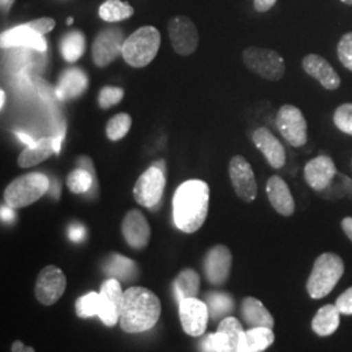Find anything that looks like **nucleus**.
Wrapping results in <instances>:
<instances>
[{
  "label": "nucleus",
  "instance_id": "obj_48",
  "mask_svg": "<svg viewBox=\"0 0 352 352\" xmlns=\"http://www.w3.org/2000/svg\"><path fill=\"white\" fill-rule=\"evenodd\" d=\"M0 100H1V102H0V109H3L4 103H6V91L4 90L0 91Z\"/></svg>",
  "mask_w": 352,
  "mask_h": 352
},
{
  "label": "nucleus",
  "instance_id": "obj_27",
  "mask_svg": "<svg viewBox=\"0 0 352 352\" xmlns=\"http://www.w3.org/2000/svg\"><path fill=\"white\" fill-rule=\"evenodd\" d=\"M55 151V139L54 138H43L38 140L33 145L26 146V149L20 153L17 164L23 168H29L33 166L43 162L47 160Z\"/></svg>",
  "mask_w": 352,
  "mask_h": 352
},
{
  "label": "nucleus",
  "instance_id": "obj_25",
  "mask_svg": "<svg viewBox=\"0 0 352 352\" xmlns=\"http://www.w3.org/2000/svg\"><path fill=\"white\" fill-rule=\"evenodd\" d=\"M243 321L250 327H274V318L264 304L253 296L243 299L240 307Z\"/></svg>",
  "mask_w": 352,
  "mask_h": 352
},
{
  "label": "nucleus",
  "instance_id": "obj_40",
  "mask_svg": "<svg viewBox=\"0 0 352 352\" xmlns=\"http://www.w3.org/2000/svg\"><path fill=\"white\" fill-rule=\"evenodd\" d=\"M340 315L352 316V287L346 289L336 300Z\"/></svg>",
  "mask_w": 352,
  "mask_h": 352
},
{
  "label": "nucleus",
  "instance_id": "obj_21",
  "mask_svg": "<svg viewBox=\"0 0 352 352\" xmlns=\"http://www.w3.org/2000/svg\"><path fill=\"white\" fill-rule=\"evenodd\" d=\"M267 199L278 214L283 217H291L295 212V201L291 195L287 183L279 177L272 176L266 183Z\"/></svg>",
  "mask_w": 352,
  "mask_h": 352
},
{
  "label": "nucleus",
  "instance_id": "obj_9",
  "mask_svg": "<svg viewBox=\"0 0 352 352\" xmlns=\"http://www.w3.org/2000/svg\"><path fill=\"white\" fill-rule=\"evenodd\" d=\"M124 33L119 28L104 29L97 34L91 45L93 62L97 67H106L122 55L124 45Z\"/></svg>",
  "mask_w": 352,
  "mask_h": 352
},
{
  "label": "nucleus",
  "instance_id": "obj_18",
  "mask_svg": "<svg viewBox=\"0 0 352 352\" xmlns=\"http://www.w3.org/2000/svg\"><path fill=\"white\" fill-rule=\"evenodd\" d=\"M252 141L254 146L264 154L267 164L273 168H282L286 164V151L280 141L265 126L257 128L253 135Z\"/></svg>",
  "mask_w": 352,
  "mask_h": 352
},
{
  "label": "nucleus",
  "instance_id": "obj_4",
  "mask_svg": "<svg viewBox=\"0 0 352 352\" xmlns=\"http://www.w3.org/2000/svg\"><path fill=\"white\" fill-rule=\"evenodd\" d=\"M161 46V34L154 26H142L126 38L122 56L133 68H144L154 60Z\"/></svg>",
  "mask_w": 352,
  "mask_h": 352
},
{
  "label": "nucleus",
  "instance_id": "obj_14",
  "mask_svg": "<svg viewBox=\"0 0 352 352\" xmlns=\"http://www.w3.org/2000/svg\"><path fill=\"white\" fill-rule=\"evenodd\" d=\"M230 179L235 193L243 201L252 202L257 197V183L250 162L241 157L235 155L230 161Z\"/></svg>",
  "mask_w": 352,
  "mask_h": 352
},
{
  "label": "nucleus",
  "instance_id": "obj_45",
  "mask_svg": "<svg viewBox=\"0 0 352 352\" xmlns=\"http://www.w3.org/2000/svg\"><path fill=\"white\" fill-rule=\"evenodd\" d=\"M342 228L344 231V234L347 235V238L352 241V218L351 217H346L342 221Z\"/></svg>",
  "mask_w": 352,
  "mask_h": 352
},
{
  "label": "nucleus",
  "instance_id": "obj_29",
  "mask_svg": "<svg viewBox=\"0 0 352 352\" xmlns=\"http://www.w3.org/2000/svg\"><path fill=\"white\" fill-rule=\"evenodd\" d=\"M205 302L213 321H222L235 311V299L228 292H208Z\"/></svg>",
  "mask_w": 352,
  "mask_h": 352
},
{
  "label": "nucleus",
  "instance_id": "obj_49",
  "mask_svg": "<svg viewBox=\"0 0 352 352\" xmlns=\"http://www.w3.org/2000/svg\"><path fill=\"white\" fill-rule=\"evenodd\" d=\"M12 3V0H1V4L3 6H8V4H11Z\"/></svg>",
  "mask_w": 352,
  "mask_h": 352
},
{
  "label": "nucleus",
  "instance_id": "obj_2",
  "mask_svg": "<svg viewBox=\"0 0 352 352\" xmlns=\"http://www.w3.org/2000/svg\"><path fill=\"white\" fill-rule=\"evenodd\" d=\"M161 316L158 296L145 287L132 286L124 291L120 327L128 334H139L154 327Z\"/></svg>",
  "mask_w": 352,
  "mask_h": 352
},
{
  "label": "nucleus",
  "instance_id": "obj_11",
  "mask_svg": "<svg viewBox=\"0 0 352 352\" xmlns=\"http://www.w3.org/2000/svg\"><path fill=\"white\" fill-rule=\"evenodd\" d=\"M168 37L173 49L182 56L193 54L199 46V32L187 16H176L168 23Z\"/></svg>",
  "mask_w": 352,
  "mask_h": 352
},
{
  "label": "nucleus",
  "instance_id": "obj_17",
  "mask_svg": "<svg viewBox=\"0 0 352 352\" xmlns=\"http://www.w3.org/2000/svg\"><path fill=\"white\" fill-rule=\"evenodd\" d=\"M122 232L129 247L133 250H142L151 240V230L148 219L140 210H129L126 214Z\"/></svg>",
  "mask_w": 352,
  "mask_h": 352
},
{
  "label": "nucleus",
  "instance_id": "obj_28",
  "mask_svg": "<svg viewBox=\"0 0 352 352\" xmlns=\"http://www.w3.org/2000/svg\"><path fill=\"white\" fill-rule=\"evenodd\" d=\"M340 322V312L336 304H327L317 311L311 327L318 337H329L337 331Z\"/></svg>",
  "mask_w": 352,
  "mask_h": 352
},
{
  "label": "nucleus",
  "instance_id": "obj_23",
  "mask_svg": "<svg viewBox=\"0 0 352 352\" xmlns=\"http://www.w3.org/2000/svg\"><path fill=\"white\" fill-rule=\"evenodd\" d=\"M77 168L67 176V186L72 193L84 195L88 193L93 187H97L94 166L89 157L81 155L77 160Z\"/></svg>",
  "mask_w": 352,
  "mask_h": 352
},
{
  "label": "nucleus",
  "instance_id": "obj_1",
  "mask_svg": "<svg viewBox=\"0 0 352 352\" xmlns=\"http://www.w3.org/2000/svg\"><path fill=\"white\" fill-rule=\"evenodd\" d=\"M210 189L200 179H190L180 184L173 199V218L175 226L193 234L201 228L209 212Z\"/></svg>",
  "mask_w": 352,
  "mask_h": 352
},
{
  "label": "nucleus",
  "instance_id": "obj_47",
  "mask_svg": "<svg viewBox=\"0 0 352 352\" xmlns=\"http://www.w3.org/2000/svg\"><path fill=\"white\" fill-rule=\"evenodd\" d=\"M16 133V136L20 139V141L21 142H24V144H26V146H29V145H33L36 141L32 139L29 135H26V133H24V132H14Z\"/></svg>",
  "mask_w": 352,
  "mask_h": 352
},
{
  "label": "nucleus",
  "instance_id": "obj_6",
  "mask_svg": "<svg viewBox=\"0 0 352 352\" xmlns=\"http://www.w3.org/2000/svg\"><path fill=\"white\" fill-rule=\"evenodd\" d=\"M243 62L253 74L265 80L278 81L286 72V64L277 51L248 47L243 51Z\"/></svg>",
  "mask_w": 352,
  "mask_h": 352
},
{
  "label": "nucleus",
  "instance_id": "obj_16",
  "mask_svg": "<svg viewBox=\"0 0 352 352\" xmlns=\"http://www.w3.org/2000/svg\"><path fill=\"white\" fill-rule=\"evenodd\" d=\"M337 167L333 160L327 155H320L305 164L304 179L307 184L316 192L329 188L337 175Z\"/></svg>",
  "mask_w": 352,
  "mask_h": 352
},
{
  "label": "nucleus",
  "instance_id": "obj_22",
  "mask_svg": "<svg viewBox=\"0 0 352 352\" xmlns=\"http://www.w3.org/2000/svg\"><path fill=\"white\" fill-rule=\"evenodd\" d=\"M88 76L80 68L65 69L56 85L55 94L60 101L74 100L80 97L88 88Z\"/></svg>",
  "mask_w": 352,
  "mask_h": 352
},
{
  "label": "nucleus",
  "instance_id": "obj_50",
  "mask_svg": "<svg viewBox=\"0 0 352 352\" xmlns=\"http://www.w3.org/2000/svg\"><path fill=\"white\" fill-rule=\"evenodd\" d=\"M74 24V17H69L68 20H67V25H72Z\"/></svg>",
  "mask_w": 352,
  "mask_h": 352
},
{
  "label": "nucleus",
  "instance_id": "obj_26",
  "mask_svg": "<svg viewBox=\"0 0 352 352\" xmlns=\"http://www.w3.org/2000/svg\"><path fill=\"white\" fill-rule=\"evenodd\" d=\"M276 340L270 327H251L244 331L236 352H261L269 349Z\"/></svg>",
  "mask_w": 352,
  "mask_h": 352
},
{
  "label": "nucleus",
  "instance_id": "obj_8",
  "mask_svg": "<svg viewBox=\"0 0 352 352\" xmlns=\"http://www.w3.org/2000/svg\"><path fill=\"white\" fill-rule=\"evenodd\" d=\"M164 186L166 177L164 170L157 166H151L138 179L133 187V197L141 206L154 209L161 202Z\"/></svg>",
  "mask_w": 352,
  "mask_h": 352
},
{
  "label": "nucleus",
  "instance_id": "obj_24",
  "mask_svg": "<svg viewBox=\"0 0 352 352\" xmlns=\"http://www.w3.org/2000/svg\"><path fill=\"white\" fill-rule=\"evenodd\" d=\"M102 272L109 278H115L119 282H132L139 276L136 263L119 253H111L102 263Z\"/></svg>",
  "mask_w": 352,
  "mask_h": 352
},
{
  "label": "nucleus",
  "instance_id": "obj_15",
  "mask_svg": "<svg viewBox=\"0 0 352 352\" xmlns=\"http://www.w3.org/2000/svg\"><path fill=\"white\" fill-rule=\"evenodd\" d=\"M101 312L98 317L106 327H113L120 320L124 292L118 279L109 278L101 285Z\"/></svg>",
  "mask_w": 352,
  "mask_h": 352
},
{
  "label": "nucleus",
  "instance_id": "obj_32",
  "mask_svg": "<svg viewBox=\"0 0 352 352\" xmlns=\"http://www.w3.org/2000/svg\"><path fill=\"white\" fill-rule=\"evenodd\" d=\"M133 12V7L122 0H106L98 10L100 17L107 23L123 21L129 19Z\"/></svg>",
  "mask_w": 352,
  "mask_h": 352
},
{
  "label": "nucleus",
  "instance_id": "obj_42",
  "mask_svg": "<svg viewBox=\"0 0 352 352\" xmlns=\"http://www.w3.org/2000/svg\"><path fill=\"white\" fill-rule=\"evenodd\" d=\"M68 238L74 243H81L87 238V228L80 222L71 223L68 227Z\"/></svg>",
  "mask_w": 352,
  "mask_h": 352
},
{
  "label": "nucleus",
  "instance_id": "obj_3",
  "mask_svg": "<svg viewBox=\"0 0 352 352\" xmlns=\"http://www.w3.org/2000/svg\"><path fill=\"white\" fill-rule=\"evenodd\" d=\"M344 273L343 260L338 254L325 252L316 258L307 280V291L312 299H322L338 285Z\"/></svg>",
  "mask_w": 352,
  "mask_h": 352
},
{
  "label": "nucleus",
  "instance_id": "obj_13",
  "mask_svg": "<svg viewBox=\"0 0 352 352\" xmlns=\"http://www.w3.org/2000/svg\"><path fill=\"white\" fill-rule=\"evenodd\" d=\"M179 317L183 330L190 337H201L208 327L209 309L206 302L197 298H187L179 302Z\"/></svg>",
  "mask_w": 352,
  "mask_h": 352
},
{
  "label": "nucleus",
  "instance_id": "obj_38",
  "mask_svg": "<svg viewBox=\"0 0 352 352\" xmlns=\"http://www.w3.org/2000/svg\"><path fill=\"white\" fill-rule=\"evenodd\" d=\"M124 97V90L119 87H103L98 94V103L102 109H110L120 103Z\"/></svg>",
  "mask_w": 352,
  "mask_h": 352
},
{
  "label": "nucleus",
  "instance_id": "obj_5",
  "mask_svg": "<svg viewBox=\"0 0 352 352\" xmlns=\"http://www.w3.org/2000/svg\"><path fill=\"white\" fill-rule=\"evenodd\" d=\"M50 190V179L42 173L19 176L4 190V200L13 209L26 208Z\"/></svg>",
  "mask_w": 352,
  "mask_h": 352
},
{
  "label": "nucleus",
  "instance_id": "obj_37",
  "mask_svg": "<svg viewBox=\"0 0 352 352\" xmlns=\"http://www.w3.org/2000/svg\"><path fill=\"white\" fill-rule=\"evenodd\" d=\"M334 124L342 131L352 136V103L340 104L334 113Z\"/></svg>",
  "mask_w": 352,
  "mask_h": 352
},
{
  "label": "nucleus",
  "instance_id": "obj_20",
  "mask_svg": "<svg viewBox=\"0 0 352 352\" xmlns=\"http://www.w3.org/2000/svg\"><path fill=\"white\" fill-rule=\"evenodd\" d=\"M302 64L304 71L317 80L324 88L327 90H336L340 88V75L322 56L309 54L302 59Z\"/></svg>",
  "mask_w": 352,
  "mask_h": 352
},
{
  "label": "nucleus",
  "instance_id": "obj_39",
  "mask_svg": "<svg viewBox=\"0 0 352 352\" xmlns=\"http://www.w3.org/2000/svg\"><path fill=\"white\" fill-rule=\"evenodd\" d=\"M337 52H338L340 63L352 72V32L346 33L343 37L340 38Z\"/></svg>",
  "mask_w": 352,
  "mask_h": 352
},
{
  "label": "nucleus",
  "instance_id": "obj_51",
  "mask_svg": "<svg viewBox=\"0 0 352 352\" xmlns=\"http://www.w3.org/2000/svg\"><path fill=\"white\" fill-rule=\"evenodd\" d=\"M340 1H343V3L347 4V6H352V0H340Z\"/></svg>",
  "mask_w": 352,
  "mask_h": 352
},
{
  "label": "nucleus",
  "instance_id": "obj_12",
  "mask_svg": "<svg viewBox=\"0 0 352 352\" xmlns=\"http://www.w3.org/2000/svg\"><path fill=\"white\" fill-rule=\"evenodd\" d=\"M232 267V254L223 244H217L204 257V273L213 286L225 285Z\"/></svg>",
  "mask_w": 352,
  "mask_h": 352
},
{
  "label": "nucleus",
  "instance_id": "obj_44",
  "mask_svg": "<svg viewBox=\"0 0 352 352\" xmlns=\"http://www.w3.org/2000/svg\"><path fill=\"white\" fill-rule=\"evenodd\" d=\"M14 209L11 208L10 205L7 206H1V221L3 222H7V223H11L14 219H16V214L13 212Z\"/></svg>",
  "mask_w": 352,
  "mask_h": 352
},
{
  "label": "nucleus",
  "instance_id": "obj_41",
  "mask_svg": "<svg viewBox=\"0 0 352 352\" xmlns=\"http://www.w3.org/2000/svg\"><path fill=\"white\" fill-rule=\"evenodd\" d=\"M30 28H33L39 34H47L51 30L55 28V20L51 17H42L38 20H33L30 23H28Z\"/></svg>",
  "mask_w": 352,
  "mask_h": 352
},
{
  "label": "nucleus",
  "instance_id": "obj_43",
  "mask_svg": "<svg viewBox=\"0 0 352 352\" xmlns=\"http://www.w3.org/2000/svg\"><path fill=\"white\" fill-rule=\"evenodd\" d=\"M277 0H253L254 4V10L257 12H266L269 10H272L276 6Z\"/></svg>",
  "mask_w": 352,
  "mask_h": 352
},
{
  "label": "nucleus",
  "instance_id": "obj_46",
  "mask_svg": "<svg viewBox=\"0 0 352 352\" xmlns=\"http://www.w3.org/2000/svg\"><path fill=\"white\" fill-rule=\"evenodd\" d=\"M11 350L12 352H33L34 351V349H32V347H28L25 346L23 342H20V340H14L12 343V347H11Z\"/></svg>",
  "mask_w": 352,
  "mask_h": 352
},
{
  "label": "nucleus",
  "instance_id": "obj_36",
  "mask_svg": "<svg viewBox=\"0 0 352 352\" xmlns=\"http://www.w3.org/2000/svg\"><path fill=\"white\" fill-rule=\"evenodd\" d=\"M202 351L206 352H232L230 340L226 336L217 330V333L205 337L201 343Z\"/></svg>",
  "mask_w": 352,
  "mask_h": 352
},
{
  "label": "nucleus",
  "instance_id": "obj_31",
  "mask_svg": "<svg viewBox=\"0 0 352 352\" xmlns=\"http://www.w3.org/2000/svg\"><path fill=\"white\" fill-rule=\"evenodd\" d=\"M60 52L65 62L76 63L85 52L84 34L80 30H72L67 33L60 41Z\"/></svg>",
  "mask_w": 352,
  "mask_h": 352
},
{
  "label": "nucleus",
  "instance_id": "obj_10",
  "mask_svg": "<svg viewBox=\"0 0 352 352\" xmlns=\"http://www.w3.org/2000/svg\"><path fill=\"white\" fill-rule=\"evenodd\" d=\"M67 289V278L63 272L55 266L49 265L41 270L36 280V298L43 305H54L63 296Z\"/></svg>",
  "mask_w": 352,
  "mask_h": 352
},
{
  "label": "nucleus",
  "instance_id": "obj_19",
  "mask_svg": "<svg viewBox=\"0 0 352 352\" xmlns=\"http://www.w3.org/2000/svg\"><path fill=\"white\" fill-rule=\"evenodd\" d=\"M1 47H29L37 51H45L47 49L46 41L42 34L37 33L29 24L14 26L12 29L4 32L0 37Z\"/></svg>",
  "mask_w": 352,
  "mask_h": 352
},
{
  "label": "nucleus",
  "instance_id": "obj_30",
  "mask_svg": "<svg viewBox=\"0 0 352 352\" xmlns=\"http://www.w3.org/2000/svg\"><path fill=\"white\" fill-rule=\"evenodd\" d=\"M200 285L201 280L197 272L193 269L182 270L174 282V292L177 302L187 298H197L200 292Z\"/></svg>",
  "mask_w": 352,
  "mask_h": 352
},
{
  "label": "nucleus",
  "instance_id": "obj_34",
  "mask_svg": "<svg viewBox=\"0 0 352 352\" xmlns=\"http://www.w3.org/2000/svg\"><path fill=\"white\" fill-rule=\"evenodd\" d=\"M132 126V118L126 113H118L113 116L106 126L107 139L119 141L126 136Z\"/></svg>",
  "mask_w": 352,
  "mask_h": 352
},
{
  "label": "nucleus",
  "instance_id": "obj_35",
  "mask_svg": "<svg viewBox=\"0 0 352 352\" xmlns=\"http://www.w3.org/2000/svg\"><path fill=\"white\" fill-rule=\"evenodd\" d=\"M218 331H221V333H223V334L226 336L228 340H230L232 352H236L238 346H239L240 340H241V336H243V333L245 331V330L243 329V325L240 324L239 320H238L236 317L228 316V317L223 318V320L219 322Z\"/></svg>",
  "mask_w": 352,
  "mask_h": 352
},
{
  "label": "nucleus",
  "instance_id": "obj_33",
  "mask_svg": "<svg viewBox=\"0 0 352 352\" xmlns=\"http://www.w3.org/2000/svg\"><path fill=\"white\" fill-rule=\"evenodd\" d=\"M76 315L80 318L98 317L101 312V294L88 292L76 300Z\"/></svg>",
  "mask_w": 352,
  "mask_h": 352
},
{
  "label": "nucleus",
  "instance_id": "obj_7",
  "mask_svg": "<svg viewBox=\"0 0 352 352\" xmlns=\"http://www.w3.org/2000/svg\"><path fill=\"white\" fill-rule=\"evenodd\" d=\"M276 126L291 146L300 148L305 145L308 140V126L304 115L298 107L292 104L282 106L277 113Z\"/></svg>",
  "mask_w": 352,
  "mask_h": 352
}]
</instances>
